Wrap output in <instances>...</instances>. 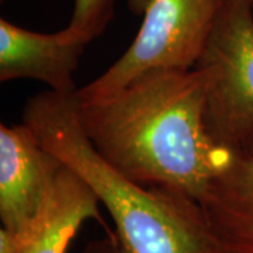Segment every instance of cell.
I'll use <instances>...</instances> for the list:
<instances>
[{
    "label": "cell",
    "instance_id": "1",
    "mask_svg": "<svg viewBox=\"0 0 253 253\" xmlns=\"http://www.w3.org/2000/svg\"><path fill=\"white\" fill-rule=\"evenodd\" d=\"M208 84L203 66L151 71L107 97L76 100L78 120L97 154L128 179L200 203L236 154L208 132Z\"/></svg>",
    "mask_w": 253,
    "mask_h": 253
},
{
    "label": "cell",
    "instance_id": "2",
    "mask_svg": "<svg viewBox=\"0 0 253 253\" xmlns=\"http://www.w3.org/2000/svg\"><path fill=\"white\" fill-rule=\"evenodd\" d=\"M23 123L72 169L114 222L83 253H224L199 201L165 187H146L103 159L82 129L75 94L42 91L27 100Z\"/></svg>",
    "mask_w": 253,
    "mask_h": 253
},
{
    "label": "cell",
    "instance_id": "3",
    "mask_svg": "<svg viewBox=\"0 0 253 253\" xmlns=\"http://www.w3.org/2000/svg\"><path fill=\"white\" fill-rule=\"evenodd\" d=\"M222 0H126L142 17L138 34L103 75L78 89V101L103 99L141 75L158 69H191L199 63Z\"/></svg>",
    "mask_w": 253,
    "mask_h": 253
},
{
    "label": "cell",
    "instance_id": "4",
    "mask_svg": "<svg viewBox=\"0 0 253 253\" xmlns=\"http://www.w3.org/2000/svg\"><path fill=\"white\" fill-rule=\"evenodd\" d=\"M196 66L210 73L204 120L226 149L253 146V3L222 0Z\"/></svg>",
    "mask_w": 253,
    "mask_h": 253
},
{
    "label": "cell",
    "instance_id": "5",
    "mask_svg": "<svg viewBox=\"0 0 253 253\" xmlns=\"http://www.w3.org/2000/svg\"><path fill=\"white\" fill-rule=\"evenodd\" d=\"M63 162L26 126H0V218L10 234L34 218Z\"/></svg>",
    "mask_w": 253,
    "mask_h": 253
},
{
    "label": "cell",
    "instance_id": "6",
    "mask_svg": "<svg viewBox=\"0 0 253 253\" xmlns=\"http://www.w3.org/2000/svg\"><path fill=\"white\" fill-rule=\"evenodd\" d=\"M86 44L61 30L42 34L0 20V81L34 79L51 90L72 96L76 93L73 75Z\"/></svg>",
    "mask_w": 253,
    "mask_h": 253
},
{
    "label": "cell",
    "instance_id": "7",
    "mask_svg": "<svg viewBox=\"0 0 253 253\" xmlns=\"http://www.w3.org/2000/svg\"><path fill=\"white\" fill-rule=\"evenodd\" d=\"M99 204L87 183L65 165L34 218L10 234L14 253H66L87 219H96L109 234L111 229L100 214Z\"/></svg>",
    "mask_w": 253,
    "mask_h": 253
},
{
    "label": "cell",
    "instance_id": "8",
    "mask_svg": "<svg viewBox=\"0 0 253 253\" xmlns=\"http://www.w3.org/2000/svg\"><path fill=\"white\" fill-rule=\"evenodd\" d=\"M224 253H253V146L234 161L200 201Z\"/></svg>",
    "mask_w": 253,
    "mask_h": 253
},
{
    "label": "cell",
    "instance_id": "9",
    "mask_svg": "<svg viewBox=\"0 0 253 253\" xmlns=\"http://www.w3.org/2000/svg\"><path fill=\"white\" fill-rule=\"evenodd\" d=\"M114 17V0H75L66 36L83 44L100 37Z\"/></svg>",
    "mask_w": 253,
    "mask_h": 253
},
{
    "label": "cell",
    "instance_id": "10",
    "mask_svg": "<svg viewBox=\"0 0 253 253\" xmlns=\"http://www.w3.org/2000/svg\"><path fill=\"white\" fill-rule=\"evenodd\" d=\"M0 253H14L11 235L4 228L0 229Z\"/></svg>",
    "mask_w": 253,
    "mask_h": 253
},
{
    "label": "cell",
    "instance_id": "11",
    "mask_svg": "<svg viewBox=\"0 0 253 253\" xmlns=\"http://www.w3.org/2000/svg\"><path fill=\"white\" fill-rule=\"evenodd\" d=\"M251 1H252V3H253V0H251Z\"/></svg>",
    "mask_w": 253,
    "mask_h": 253
}]
</instances>
